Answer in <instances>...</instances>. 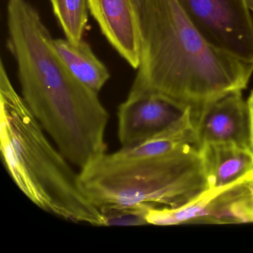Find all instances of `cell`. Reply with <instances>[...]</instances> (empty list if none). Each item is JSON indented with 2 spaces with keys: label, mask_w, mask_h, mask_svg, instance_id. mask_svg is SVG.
I'll return each mask as SVG.
<instances>
[{
  "label": "cell",
  "mask_w": 253,
  "mask_h": 253,
  "mask_svg": "<svg viewBox=\"0 0 253 253\" xmlns=\"http://www.w3.org/2000/svg\"><path fill=\"white\" fill-rule=\"evenodd\" d=\"M190 106L157 96L126 99L118 107V138L130 147L161 134L180 121Z\"/></svg>",
  "instance_id": "cell-8"
},
{
  "label": "cell",
  "mask_w": 253,
  "mask_h": 253,
  "mask_svg": "<svg viewBox=\"0 0 253 253\" xmlns=\"http://www.w3.org/2000/svg\"><path fill=\"white\" fill-rule=\"evenodd\" d=\"M99 209L147 205L177 209L210 189L199 149L184 144L160 156L116 160L107 152L79 171Z\"/></svg>",
  "instance_id": "cell-4"
},
{
  "label": "cell",
  "mask_w": 253,
  "mask_h": 253,
  "mask_svg": "<svg viewBox=\"0 0 253 253\" xmlns=\"http://www.w3.org/2000/svg\"><path fill=\"white\" fill-rule=\"evenodd\" d=\"M210 189H220L253 175V152L229 143L199 149Z\"/></svg>",
  "instance_id": "cell-10"
},
{
  "label": "cell",
  "mask_w": 253,
  "mask_h": 253,
  "mask_svg": "<svg viewBox=\"0 0 253 253\" xmlns=\"http://www.w3.org/2000/svg\"><path fill=\"white\" fill-rule=\"evenodd\" d=\"M54 14L72 42L82 41L88 22V0H50Z\"/></svg>",
  "instance_id": "cell-12"
},
{
  "label": "cell",
  "mask_w": 253,
  "mask_h": 253,
  "mask_svg": "<svg viewBox=\"0 0 253 253\" xmlns=\"http://www.w3.org/2000/svg\"><path fill=\"white\" fill-rule=\"evenodd\" d=\"M13 86L0 64V149L7 171L37 207L60 218L105 226L100 209L83 190L71 166Z\"/></svg>",
  "instance_id": "cell-3"
},
{
  "label": "cell",
  "mask_w": 253,
  "mask_h": 253,
  "mask_svg": "<svg viewBox=\"0 0 253 253\" xmlns=\"http://www.w3.org/2000/svg\"><path fill=\"white\" fill-rule=\"evenodd\" d=\"M54 49L74 76L84 85L99 93L110 78L106 66L94 54L85 41L72 42L54 39Z\"/></svg>",
  "instance_id": "cell-11"
},
{
  "label": "cell",
  "mask_w": 253,
  "mask_h": 253,
  "mask_svg": "<svg viewBox=\"0 0 253 253\" xmlns=\"http://www.w3.org/2000/svg\"><path fill=\"white\" fill-rule=\"evenodd\" d=\"M197 146L229 143L251 149L248 104L241 91L229 93L192 110Z\"/></svg>",
  "instance_id": "cell-7"
},
{
  "label": "cell",
  "mask_w": 253,
  "mask_h": 253,
  "mask_svg": "<svg viewBox=\"0 0 253 253\" xmlns=\"http://www.w3.org/2000/svg\"><path fill=\"white\" fill-rule=\"evenodd\" d=\"M246 2H247V5H248L253 17V0H246Z\"/></svg>",
  "instance_id": "cell-16"
},
{
  "label": "cell",
  "mask_w": 253,
  "mask_h": 253,
  "mask_svg": "<svg viewBox=\"0 0 253 253\" xmlns=\"http://www.w3.org/2000/svg\"><path fill=\"white\" fill-rule=\"evenodd\" d=\"M8 48L15 59L21 96L65 158L80 170L106 153L109 115L54 49L49 31L28 0H8Z\"/></svg>",
  "instance_id": "cell-1"
},
{
  "label": "cell",
  "mask_w": 253,
  "mask_h": 253,
  "mask_svg": "<svg viewBox=\"0 0 253 253\" xmlns=\"http://www.w3.org/2000/svg\"><path fill=\"white\" fill-rule=\"evenodd\" d=\"M140 26V64L126 99L157 96L195 110L247 88L253 63L209 44L178 0H146Z\"/></svg>",
  "instance_id": "cell-2"
},
{
  "label": "cell",
  "mask_w": 253,
  "mask_h": 253,
  "mask_svg": "<svg viewBox=\"0 0 253 253\" xmlns=\"http://www.w3.org/2000/svg\"><path fill=\"white\" fill-rule=\"evenodd\" d=\"M189 20L214 48L253 63V17L246 0H178Z\"/></svg>",
  "instance_id": "cell-5"
},
{
  "label": "cell",
  "mask_w": 253,
  "mask_h": 253,
  "mask_svg": "<svg viewBox=\"0 0 253 253\" xmlns=\"http://www.w3.org/2000/svg\"><path fill=\"white\" fill-rule=\"evenodd\" d=\"M149 207L152 206H134V207H106L100 208L105 226H140L147 224L146 214Z\"/></svg>",
  "instance_id": "cell-13"
},
{
  "label": "cell",
  "mask_w": 253,
  "mask_h": 253,
  "mask_svg": "<svg viewBox=\"0 0 253 253\" xmlns=\"http://www.w3.org/2000/svg\"><path fill=\"white\" fill-rule=\"evenodd\" d=\"M131 1H132L133 5H134V9H135L137 18H138L139 23H140V16H141L142 12H143L146 0H131Z\"/></svg>",
  "instance_id": "cell-15"
},
{
  "label": "cell",
  "mask_w": 253,
  "mask_h": 253,
  "mask_svg": "<svg viewBox=\"0 0 253 253\" xmlns=\"http://www.w3.org/2000/svg\"><path fill=\"white\" fill-rule=\"evenodd\" d=\"M147 224L253 223V175L220 189H210L180 208L150 207Z\"/></svg>",
  "instance_id": "cell-6"
},
{
  "label": "cell",
  "mask_w": 253,
  "mask_h": 253,
  "mask_svg": "<svg viewBox=\"0 0 253 253\" xmlns=\"http://www.w3.org/2000/svg\"><path fill=\"white\" fill-rule=\"evenodd\" d=\"M247 104H248L249 112H250V146H251V150L253 152V91H252L247 100Z\"/></svg>",
  "instance_id": "cell-14"
},
{
  "label": "cell",
  "mask_w": 253,
  "mask_h": 253,
  "mask_svg": "<svg viewBox=\"0 0 253 253\" xmlns=\"http://www.w3.org/2000/svg\"><path fill=\"white\" fill-rule=\"evenodd\" d=\"M102 33L128 64L137 69L141 51L140 23L131 0H88Z\"/></svg>",
  "instance_id": "cell-9"
}]
</instances>
